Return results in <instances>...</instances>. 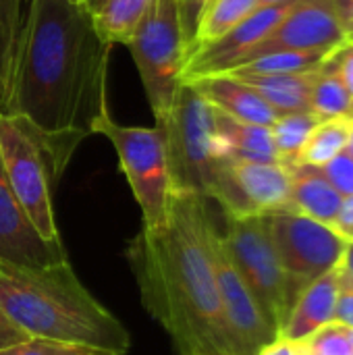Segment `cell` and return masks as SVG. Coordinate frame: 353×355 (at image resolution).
<instances>
[{
  "instance_id": "6da1fadb",
  "label": "cell",
  "mask_w": 353,
  "mask_h": 355,
  "mask_svg": "<svg viewBox=\"0 0 353 355\" xmlns=\"http://www.w3.org/2000/svg\"><path fill=\"white\" fill-rule=\"evenodd\" d=\"M110 48L85 4L29 0L4 114L25 121L54 179L108 112Z\"/></svg>"
},
{
  "instance_id": "7a4b0ae2",
  "label": "cell",
  "mask_w": 353,
  "mask_h": 355,
  "mask_svg": "<svg viewBox=\"0 0 353 355\" xmlns=\"http://www.w3.org/2000/svg\"><path fill=\"white\" fill-rule=\"evenodd\" d=\"M208 202L200 193H173L166 227L141 229L127 252L148 314L179 355H233L214 277Z\"/></svg>"
},
{
  "instance_id": "3957f363",
  "label": "cell",
  "mask_w": 353,
  "mask_h": 355,
  "mask_svg": "<svg viewBox=\"0 0 353 355\" xmlns=\"http://www.w3.org/2000/svg\"><path fill=\"white\" fill-rule=\"evenodd\" d=\"M0 312L29 339L127 355L131 335L77 279L71 262L48 268L0 264Z\"/></svg>"
},
{
  "instance_id": "277c9868",
  "label": "cell",
  "mask_w": 353,
  "mask_h": 355,
  "mask_svg": "<svg viewBox=\"0 0 353 355\" xmlns=\"http://www.w3.org/2000/svg\"><path fill=\"white\" fill-rule=\"evenodd\" d=\"M156 127L164 137L173 193H200L212 200L227 162L218 150L214 108L183 81Z\"/></svg>"
},
{
  "instance_id": "5b68a950",
  "label": "cell",
  "mask_w": 353,
  "mask_h": 355,
  "mask_svg": "<svg viewBox=\"0 0 353 355\" xmlns=\"http://www.w3.org/2000/svg\"><path fill=\"white\" fill-rule=\"evenodd\" d=\"M94 133L104 135L117 156L131 193L141 210V229L162 231L171 214V173L162 131L154 127H127L104 112Z\"/></svg>"
},
{
  "instance_id": "8992f818",
  "label": "cell",
  "mask_w": 353,
  "mask_h": 355,
  "mask_svg": "<svg viewBox=\"0 0 353 355\" xmlns=\"http://www.w3.org/2000/svg\"><path fill=\"white\" fill-rule=\"evenodd\" d=\"M187 46L177 0H154L144 23L127 44L156 123L166 116L183 83Z\"/></svg>"
},
{
  "instance_id": "52a82bcc",
  "label": "cell",
  "mask_w": 353,
  "mask_h": 355,
  "mask_svg": "<svg viewBox=\"0 0 353 355\" xmlns=\"http://www.w3.org/2000/svg\"><path fill=\"white\" fill-rule=\"evenodd\" d=\"M231 262L258 302L268 322L281 333L289 312V293L283 266L270 239L266 216H225L221 231Z\"/></svg>"
},
{
  "instance_id": "ba28073f",
  "label": "cell",
  "mask_w": 353,
  "mask_h": 355,
  "mask_svg": "<svg viewBox=\"0 0 353 355\" xmlns=\"http://www.w3.org/2000/svg\"><path fill=\"white\" fill-rule=\"evenodd\" d=\"M0 160L4 175L42 239L62 243L52 206L50 162L23 119L0 114Z\"/></svg>"
},
{
  "instance_id": "9c48e42d",
  "label": "cell",
  "mask_w": 353,
  "mask_h": 355,
  "mask_svg": "<svg viewBox=\"0 0 353 355\" xmlns=\"http://www.w3.org/2000/svg\"><path fill=\"white\" fill-rule=\"evenodd\" d=\"M266 223L293 308L295 300L310 283L341 262L347 241L333 227L291 210L266 214Z\"/></svg>"
},
{
  "instance_id": "30bf717a",
  "label": "cell",
  "mask_w": 353,
  "mask_h": 355,
  "mask_svg": "<svg viewBox=\"0 0 353 355\" xmlns=\"http://www.w3.org/2000/svg\"><path fill=\"white\" fill-rule=\"evenodd\" d=\"M210 248L233 355H258L279 337V333L268 322L235 264L231 262L216 223L210 231Z\"/></svg>"
},
{
  "instance_id": "8fae6325",
  "label": "cell",
  "mask_w": 353,
  "mask_h": 355,
  "mask_svg": "<svg viewBox=\"0 0 353 355\" xmlns=\"http://www.w3.org/2000/svg\"><path fill=\"white\" fill-rule=\"evenodd\" d=\"M345 42L347 37L343 33L335 0H298L283 17V21L262 42H258L235 67L273 52L333 54Z\"/></svg>"
},
{
  "instance_id": "7c38bea8",
  "label": "cell",
  "mask_w": 353,
  "mask_h": 355,
  "mask_svg": "<svg viewBox=\"0 0 353 355\" xmlns=\"http://www.w3.org/2000/svg\"><path fill=\"white\" fill-rule=\"evenodd\" d=\"M64 262H69L64 245L50 243L40 237L12 193L0 160V264L48 268Z\"/></svg>"
},
{
  "instance_id": "4fadbf2b",
  "label": "cell",
  "mask_w": 353,
  "mask_h": 355,
  "mask_svg": "<svg viewBox=\"0 0 353 355\" xmlns=\"http://www.w3.org/2000/svg\"><path fill=\"white\" fill-rule=\"evenodd\" d=\"M293 2H283V4H268V6H258L252 15H248L237 27H233L227 35L216 40L214 44L193 52L185 60L183 69V81L202 77V75H214V73H225L233 69L258 42H262L281 21L283 17L291 10Z\"/></svg>"
},
{
  "instance_id": "5bb4252c",
  "label": "cell",
  "mask_w": 353,
  "mask_h": 355,
  "mask_svg": "<svg viewBox=\"0 0 353 355\" xmlns=\"http://www.w3.org/2000/svg\"><path fill=\"white\" fill-rule=\"evenodd\" d=\"M187 83L218 112L262 127H273L279 114L264 102V98L246 81L229 75L214 73L187 79Z\"/></svg>"
},
{
  "instance_id": "9a60e30c",
  "label": "cell",
  "mask_w": 353,
  "mask_h": 355,
  "mask_svg": "<svg viewBox=\"0 0 353 355\" xmlns=\"http://www.w3.org/2000/svg\"><path fill=\"white\" fill-rule=\"evenodd\" d=\"M339 295V264L310 283L300 297L295 300L279 337L300 343L314 335L316 331L325 329L327 324L335 322V308Z\"/></svg>"
},
{
  "instance_id": "2e32d148",
  "label": "cell",
  "mask_w": 353,
  "mask_h": 355,
  "mask_svg": "<svg viewBox=\"0 0 353 355\" xmlns=\"http://www.w3.org/2000/svg\"><path fill=\"white\" fill-rule=\"evenodd\" d=\"M287 168L291 177L289 210L331 227L343 204L339 191L327 181L322 171L316 166L291 164Z\"/></svg>"
},
{
  "instance_id": "e0dca14e",
  "label": "cell",
  "mask_w": 353,
  "mask_h": 355,
  "mask_svg": "<svg viewBox=\"0 0 353 355\" xmlns=\"http://www.w3.org/2000/svg\"><path fill=\"white\" fill-rule=\"evenodd\" d=\"M214 129H216L218 150L225 160L279 162L270 127L243 123L214 110Z\"/></svg>"
},
{
  "instance_id": "ac0fdd59",
  "label": "cell",
  "mask_w": 353,
  "mask_h": 355,
  "mask_svg": "<svg viewBox=\"0 0 353 355\" xmlns=\"http://www.w3.org/2000/svg\"><path fill=\"white\" fill-rule=\"evenodd\" d=\"M316 71L289 75H243L237 79L252 85L264 98V102L281 116L310 110V92Z\"/></svg>"
},
{
  "instance_id": "d6986e66",
  "label": "cell",
  "mask_w": 353,
  "mask_h": 355,
  "mask_svg": "<svg viewBox=\"0 0 353 355\" xmlns=\"http://www.w3.org/2000/svg\"><path fill=\"white\" fill-rule=\"evenodd\" d=\"M258 6H260L258 0H206L200 10L198 23H196V31H193L191 44H189L187 58L193 52H198V50L214 44L223 35H227L233 27H237Z\"/></svg>"
},
{
  "instance_id": "ffe728a7",
  "label": "cell",
  "mask_w": 353,
  "mask_h": 355,
  "mask_svg": "<svg viewBox=\"0 0 353 355\" xmlns=\"http://www.w3.org/2000/svg\"><path fill=\"white\" fill-rule=\"evenodd\" d=\"M152 2L154 0H104L102 6L92 12L94 27L106 44L127 46L144 23Z\"/></svg>"
},
{
  "instance_id": "44dd1931",
  "label": "cell",
  "mask_w": 353,
  "mask_h": 355,
  "mask_svg": "<svg viewBox=\"0 0 353 355\" xmlns=\"http://www.w3.org/2000/svg\"><path fill=\"white\" fill-rule=\"evenodd\" d=\"M29 0H0V114H4Z\"/></svg>"
},
{
  "instance_id": "7402d4cb",
  "label": "cell",
  "mask_w": 353,
  "mask_h": 355,
  "mask_svg": "<svg viewBox=\"0 0 353 355\" xmlns=\"http://www.w3.org/2000/svg\"><path fill=\"white\" fill-rule=\"evenodd\" d=\"M331 58V56H329ZM316 71L310 92V112L318 121L329 119H352L353 116V98L345 83L341 81L337 69L331 64V60Z\"/></svg>"
},
{
  "instance_id": "603a6c76",
  "label": "cell",
  "mask_w": 353,
  "mask_h": 355,
  "mask_svg": "<svg viewBox=\"0 0 353 355\" xmlns=\"http://www.w3.org/2000/svg\"><path fill=\"white\" fill-rule=\"evenodd\" d=\"M353 119V116H352ZM352 119H329L318 121V125L308 135L300 158L295 164H308V166H325L335 156H339L347 148Z\"/></svg>"
},
{
  "instance_id": "cb8c5ba5",
  "label": "cell",
  "mask_w": 353,
  "mask_h": 355,
  "mask_svg": "<svg viewBox=\"0 0 353 355\" xmlns=\"http://www.w3.org/2000/svg\"><path fill=\"white\" fill-rule=\"evenodd\" d=\"M331 54L327 52H273L258 56L246 64H239L229 75H289V73H310L320 69Z\"/></svg>"
},
{
  "instance_id": "d4e9b609",
  "label": "cell",
  "mask_w": 353,
  "mask_h": 355,
  "mask_svg": "<svg viewBox=\"0 0 353 355\" xmlns=\"http://www.w3.org/2000/svg\"><path fill=\"white\" fill-rule=\"evenodd\" d=\"M318 125V119L306 110V112H291V114H281L273 127H270V135H273V144H275V152L281 164L291 166L298 162L300 152L308 139V135L312 133V129Z\"/></svg>"
},
{
  "instance_id": "484cf974",
  "label": "cell",
  "mask_w": 353,
  "mask_h": 355,
  "mask_svg": "<svg viewBox=\"0 0 353 355\" xmlns=\"http://www.w3.org/2000/svg\"><path fill=\"white\" fill-rule=\"evenodd\" d=\"M300 345H304L308 352L314 355H350L353 354L350 337H347V329L331 322L325 329L316 331L314 335H310L308 339L300 341Z\"/></svg>"
},
{
  "instance_id": "4316f807",
  "label": "cell",
  "mask_w": 353,
  "mask_h": 355,
  "mask_svg": "<svg viewBox=\"0 0 353 355\" xmlns=\"http://www.w3.org/2000/svg\"><path fill=\"white\" fill-rule=\"evenodd\" d=\"M0 355H100L83 347L75 345H64L56 341H46V339H25L17 345L0 349Z\"/></svg>"
},
{
  "instance_id": "83f0119b",
  "label": "cell",
  "mask_w": 353,
  "mask_h": 355,
  "mask_svg": "<svg viewBox=\"0 0 353 355\" xmlns=\"http://www.w3.org/2000/svg\"><path fill=\"white\" fill-rule=\"evenodd\" d=\"M322 175L327 177V181L339 191L341 198H350L353 196V156L347 154L345 150L335 156L331 162H327L325 166H320Z\"/></svg>"
},
{
  "instance_id": "f1b7e54d",
  "label": "cell",
  "mask_w": 353,
  "mask_h": 355,
  "mask_svg": "<svg viewBox=\"0 0 353 355\" xmlns=\"http://www.w3.org/2000/svg\"><path fill=\"white\" fill-rule=\"evenodd\" d=\"M335 322L353 329V283L341 279L339 272V295H337V308H335Z\"/></svg>"
},
{
  "instance_id": "f546056e",
  "label": "cell",
  "mask_w": 353,
  "mask_h": 355,
  "mask_svg": "<svg viewBox=\"0 0 353 355\" xmlns=\"http://www.w3.org/2000/svg\"><path fill=\"white\" fill-rule=\"evenodd\" d=\"M329 60L337 69L341 81L345 83V87L350 89L353 98V42H345L339 50H335L331 54Z\"/></svg>"
},
{
  "instance_id": "4dcf8cb0",
  "label": "cell",
  "mask_w": 353,
  "mask_h": 355,
  "mask_svg": "<svg viewBox=\"0 0 353 355\" xmlns=\"http://www.w3.org/2000/svg\"><path fill=\"white\" fill-rule=\"evenodd\" d=\"M177 2H179L181 21H183V29H185V35H187V44H191L193 31H196V23H198L200 10H202L206 0H177ZM187 52H189V46H187Z\"/></svg>"
},
{
  "instance_id": "1f68e13d",
  "label": "cell",
  "mask_w": 353,
  "mask_h": 355,
  "mask_svg": "<svg viewBox=\"0 0 353 355\" xmlns=\"http://www.w3.org/2000/svg\"><path fill=\"white\" fill-rule=\"evenodd\" d=\"M345 241H353V196L343 198V204L339 208V214L335 223L331 225Z\"/></svg>"
},
{
  "instance_id": "d6a6232c",
  "label": "cell",
  "mask_w": 353,
  "mask_h": 355,
  "mask_svg": "<svg viewBox=\"0 0 353 355\" xmlns=\"http://www.w3.org/2000/svg\"><path fill=\"white\" fill-rule=\"evenodd\" d=\"M29 339L25 333H21L2 312H0V349L4 347H10V345H17L21 341Z\"/></svg>"
},
{
  "instance_id": "836d02e7",
  "label": "cell",
  "mask_w": 353,
  "mask_h": 355,
  "mask_svg": "<svg viewBox=\"0 0 353 355\" xmlns=\"http://www.w3.org/2000/svg\"><path fill=\"white\" fill-rule=\"evenodd\" d=\"M335 6L347 42H353V0H335Z\"/></svg>"
},
{
  "instance_id": "e575fe53",
  "label": "cell",
  "mask_w": 353,
  "mask_h": 355,
  "mask_svg": "<svg viewBox=\"0 0 353 355\" xmlns=\"http://www.w3.org/2000/svg\"><path fill=\"white\" fill-rule=\"evenodd\" d=\"M258 355H298V345L283 337H277L270 345H266Z\"/></svg>"
},
{
  "instance_id": "d590c367",
  "label": "cell",
  "mask_w": 353,
  "mask_h": 355,
  "mask_svg": "<svg viewBox=\"0 0 353 355\" xmlns=\"http://www.w3.org/2000/svg\"><path fill=\"white\" fill-rule=\"evenodd\" d=\"M339 272H341V279L353 283V241H347L345 245V252L339 262Z\"/></svg>"
},
{
  "instance_id": "8d00e7d4",
  "label": "cell",
  "mask_w": 353,
  "mask_h": 355,
  "mask_svg": "<svg viewBox=\"0 0 353 355\" xmlns=\"http://www.w3.org/2000/svg\"><path fill=\"white\" fill-rule=\"evenodd\" d=\"M102 2H104V0H83V4H85V8H87L89 12H94L96 8H100Z\"/></svg>"
},
{
  "instance_id": "74e56055",
  "label": "cell",
  "mask_w": 353,
  "mask_h": 355,
  "mask_svg": "<svg viewBox=\"0 0 353 355\" xmlns=\"http://www.w3.org/2000/svg\"><path fill=\"white\" fill-rule=\"evenodd\" d=\"M345 152L353 156V119H352V129H350V139H347V148H345Z\"/></svg>"
},
{
  "instance_id": "f35d334b",
  "label": "cell",
  "mask_w": 353,
  "mask_h": 355,
  "mask_svg": "<svg viewBox=\"0 0 353 355\" xmlns=\"http://www.w3.org/2000/svg\"><path fill=\"white\" fill-rule=\"evenodd\" d=\"M260 6H268V4H283V2H293V0H258Z\"/></svg>"
},
{
  "instance_id": "ab89813d",
  "label": "cell",
  "mask_w": 353,
  "mask_h": 355,
  "mask_svg": "<svg viewBox=\"0 0 353 355\" xmlns=\"http://www.w3.org/2000/svg\"><path fill=\"white\" fill-rule=\"evenodd\" d=\"M295 345H298V355H314L312 352H308L304 345H300V343H295Z\"/></svg>"
},
{
  "instance_id": "60d3db41",
  "label": "cell",
  "mask_w": 353,
  "mask_h": 355,
  "mask_svg": "<svg viewBox=\"0 0 353 355\" xmlns=\"http://www.w3.org/2000/svg\"><path fill=\"white\" fill-rule=\"evenodd\" d=\"M347 337H350V343H352L353 347V329H347Z\"/></svg>"
},
{
  "instance_id": "b9f144b4",
  "label": "cell",
  "mask_w": 353,
  "mask_h": 355,
  "mask_svg": "<svg viewBox=\"0 0 353 355\" xmlns=\"http://www.w3.org/2000/svg\"><path fill=\"white\" fill-rule=\"evenodd\" d=\"M67 2H75V4H83V0H67Z\"/></svg>"
}]
</instances>
